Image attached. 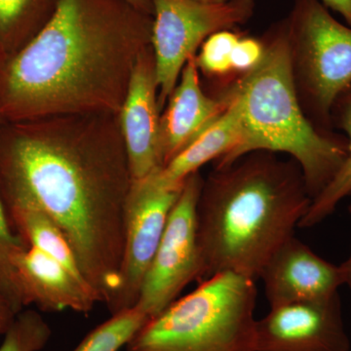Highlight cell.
<instances>
[{
    "instance_id": "20",
    "label": "cell",
    "mask_w": 351,
    "mask_h": 351,
    "mask_svg": "<svg viewBox=\"0 0 351 351\" xmlns=\"http://www.w3.org/2000/svg\"><path fill=\"white\" fill-rule=\"evenodd\" d=\"M241 36L234 29L215 32L205 39L196 54L198 71L215 83L214 91L237 82L233 71V52Z\"/></svg>"
},
{
    "instance_id": "24",
    "label": "cell",
    "mask_w": 351,
    "mask_h": 351,
    "mask_svg": "<svg viewBox=\"0 0 351 351\" xmlns=\"http://www.w3.org/2000/svg\"><path fill=\"white\" fill-rule=\"evenodd\" d=\"M17 314L12 304L0 292V337H3L8 331Z\"/></svg>"
},
{
    "instance_id": "7",
    "label": "cell",
    "mask_w": 351,
    "mask_h": 351,
    "mask_svg": "<svg viewBox=\"0 0 351 351\" xmlns=\"http://www.w3.org/2000/svg\"><path fill=\"white\" fill-rule=\"evenodd\" d=\"M154 6L152 47L156 59L158 107L162 112L184 64L205 39L217 32L248 22L256 0L202 3L195 0H151Z\"/></svg>"
},
{
    "instance_id": "14",
    "label": "cell",
    "mask_w": 351,
    "mask_h": 351,
    "mask_svg": "<svg viewBox=\"0 0 351 351\" xmlns=\"http://www.w3.org/2000/svg\"><path fill=\"white\" fill-rule=\"evenodd\" d=\"M12 265L25 307L34 304L44 313L69 309L86 314L100 302L84 279L34 247L18 251Z\"/></svg>"
},
{
    "instance_id": "23",
    "label": "cell",
    "mask_w": 351,
    "mask_h": 351,
    "mask_svg": "<svg viewBox=\"0 0 351 351\" xmlns=\"http://www.w3.org/2000/svg\"><path fill=\"white\" fill-rule=\"evenodd\" d=\"M265 53V45L263 38H254L242 34L233 52V71L237 80L257 68Z\"/></svg>"
},
{
    "instance_id": "11",
    "label": "cell",
    "mask_w": 351,
    "mask_h": 351,
    "mask_svg": "<svg viewBox=\"0 0 351 351\" xmlns=\"http://www.w3.org/2000/svg\"><path fill=\"white\" fill-rule=\"evenodd\" d=\"M157 98L156 59L151 45L138 58L119 114L133 182L162 167L159 151L161 112Z\"/></svg>"
},
{
    "instance_id": "13",
    "label": "cell",
    "mask_w": 351,
    "mask_h": 351,
    "mask_svg": "<svg viewBox=\"0 0 351 351\" xmlns=\"http://www.w3.org/2000/svg\"><path fill=\"white\" fill-rule=\"evenodd\" d=\"M230 101L226 88L205 93L195 57L191 58L161 112L159 151L162 167L213 124Z\"/></svg>"
},
{
    "instance_id": "6",
    "label": "cell",
    "mask_w": 351,
    "mask_h": 351,
    "mask_svg": "<svg viewBox=\"0 0 351 351\" xmlns=\"http://www.w3.org/2000/svg\"><path fill=\"white\" fill-rule=\"evenodd\" d=\"M285 20L300 105L318 131L332 133V105L351 86V27L320 0H295Z\"/></svg>"
},
{
    "instance_id": "22",
    "label": "cell",
    "mask_w": 351,
    "mask_h": 351,
    "mask_svg": "<svg viewBox=\"0 0 351 351\" xmlns=\"http://www.w3.org/2000/svg\"><path fill=\"white\" fill-rule=\"evenodd\" d=\"M25 246L27 245L13 232L0 199V292L12 304L17 313L25 307L18 287L12 258Z\"/></svg>"
},
{
    "instance_id": "12",
    "label": "cell",
    "mask_w": 351,
    "mask_h": 351,
    "mask_svg": "<svg viewBox=\"0 0 351 351\" xmlns=\"http://www.w3.org/2000/svg\"><path fill=\"white\" fill-rule=\"evenodd\" d=\"M258 278L270 307L328 299L345 285L341 265L327 262L294 235L277 249Z\"/></svg>"
},
{
    "instance_id": "8",
    "label": "cell",
    "mask_w": 351,
    "mask_h": 351,
    "mask_svg": "<svg viewBox=\"0 0 351 351\" xmlns=\"http://www.w3.org/2000/svg\"><path fill=\"white\" fill-rule=\"evenodd\" d=\"M203 180L199 171L186 178L145 274L136 306L151 319L175 302L191 281L202 279L196 210Z\"/></svg>"
},
{
    "instance_id": "25",
    "label": "cell",
    "mask_w": 351,
    "mask_h": 351,
    "mask_svg": "<svg viewBox=\"0 0 351 351\" xmlns=\"http://www.w3.org/2000/svg\"><path fill=\"white\" fill-rule=\"evenodd\" d=\"M322 3L327 8L341 14L351 27V0H322Z\"/></svg>"
},
{
    "instance_id": "1",
    "label": "cell",
    "mask_w": 351,
    "mask_h": 351,
    "mask_svg": "<svg viewBox=\"0 0 351 351\" xmlns=\"http://www.w3.org/2000/svg\"><path fill=\"white\" fill-rule=\"evenodd\" d=\"M132 182L119 114L0 122L4 209L34 208L52 219L106 306L119 288Z\"/></svg>"
},
{
    "instance_id": "15",
    "label": "cell",
    "mask_w": 351,
    "mask_h": 351,
    "mask_svg": "<svg viewBox=\"0 0 351 351\" xmlns=\"http://www.w3.org/2000/svg\"><path fill=\"white\" fill-rule=\"evenodd\" d=\"M226 89L232 101L226 112L172 160L147 177L149 181L165 189H182L189 176L198 172L210 161L230 154L239 145L241 138L239 103L232 87Z\"/></svg>"
},
{
    "instance_id": "28",
    "label": "cell",
    "mask_w": 351,
    "mask_h": 351,
    "mask_svg": "<svg viewBox=\"0 0 351 351\" xmlns=\"http://www.w3.org/2000/svg\"><path fill=\"white\" fill-rule=\"evenodd\" d=\"M195 1L202 2V3H223V2L228 1V0H195Z\"/></svg>"
},
{
    "instance_id": "4",
    "label": "cell",
    "mask_w": 351,
    "mask_h": 351,
    "mask_svg": "<svg viewBox=\"0 0 351 351\" xmlns=\"http://www.w3.org/2000/svg\"><path fill=\"white\" fill-rule=\"evenodd\" d=\"M263 40L262 62L230 85L240 107L239 144L214 161V167H225L253 152H283L299 164L313 200L345 162L348 138L318 131L304 114L293 82L286 20L272 25Z\"/></svg>"
},
{
    "instance_id": "18",
    "label": "cell",
    "mask_w": 351,
    "mask_h": 351,
    "mask_svg": "<svg viewBox=\"0 0 351 351\" xmlns=\"http://www.w3.org/2000/svg\"><path fill=\"white\" fill-rule=\"evenodd\" d=\"M334 129L345 132L348 141V154L341 169L311 206L299 223V228H313L331 216L341 200L351 195V86L335 101L332 107Z\"/></svg>"
},
{
    "instance_id": "27",
    "label": "cell",
    "mask_w": 351,
    "mask_h": 351,
    "mask_svg": "<svg viewBox=\"0 0 351 351\" xmlns=\"http://www.w3.org/2000/svg\"><path fill=\"white\" fill-rule=\"evenodd\" d=\"M348 213H350L351 219V204L348 207ZM341 267H343V276H345V284L350 287L351 291V253L348 260L341 263Z\"/></svg>"
},
{
    "instance_id": "29",
    "label": "cell",
    "mask_w": 351,
    "mask_h": 351,
    "mask_svg": "<svg viewBox=\"0 0 351 351\" xmlns=\"http://www.w3.org/2000/svg\"><path fill=\"white\" fill-rule=\"evenodd\" d=\"M4 66V62L3 60L1 59V57H0V73H1L2 66Z\"/></svg>"
},
{
    "instance_id": "9",
    "label": "cell",
    "mask_w": 351,
    "mask_h": 351,
    "mask_svg": "<svg viewBox=\"0 0 351 351\" xmlns=\"http://www.w3.org/2000/svg\"><path fill=\"white\" fill-rule=\"evenodd\" d=\"M182 189H162L147 178L132 182L126 202L125 239L119 288L107 306L110 314L137 304L145 274Z\"/></svg>"
},
{
    "instance_id": "17",
    "label": "cell",
    "mask_w": 351,
    "mask_h": 351,
    "mask_svg": "<svg viewBox=\"0 0 351 351\" xmlns=\"http://www.w3.org/2000/svg\"><path fill=\"white\" fill-rule=\"evenodd\" d=\"M5 212L13 232L23 243L55 258L76 276L86 281L68 239L47 215L27 207L11 208Z\"/></svg>"
},
{
    "instance_id": "5",
    "label": "cell",
    "mask_w": 351,
    "mask_h": 351,
    "mask_svg": "<svg viewBox=\"0 0 351 351\" xmlns=\"http://www.w3.org/2000/svg\"><path fill=\"white\" fill-rule=\"evenodd\" d=\"M255 280L223 272L149 319L126 351H255Z\"/></svg>"
},
{
    "instance_id": "2",
    "label": "cell",
    "mask_w": 351,
    "mask_h": 351,
    "mask_svg": "<svg viewBox=\"0 0 351 351\" xmlns=\"http://www.w3.org/2000/svg\"><path fill=\"white\" fill-rule=\"evenodd\" d=\"M154 17L127 0H59L47 25L0 73V122L119 114Z\"/></svg>"
},
{
    "instance_id": "3",
    "label": "cell",
    "mask_w": 351,
    "mask_h": 351,
    "mask_svg": "<svg viewBox=\"0 0 351 351\" xmlns=\"http://www.w3.org/2000/svg\"><path fill=\"white\" fill-rule=\"evenodd\" d=\"M311 201L293 158L258 151L215 167L203 180L196 210L202 278L232 272L256 280Z\"/></svg>"
},
{
    "instance_id": "10",
    "label": "cell",
    "mask_w": 351,
    "mask_h": 351,
    "mask_svg": "<svg viewBox=\"0 0 351 351\" xmlns=\"http://www.w3.org/2000/svg\"><path fill=\"white\" fill-rule=\"evenodd\" d=\"M339 294L270 307L256 324L255 351H350Z\"/></svg>"
},
{
    "instance_id": "21",
    "label": "cell",
    "mask_w": 351,
    "mask_h": 351,
    "mask_svg": "<svg viewBox=\"0 0 351 351\" xmlns=\"http://www.w3.org/2000/svg\"><path fill=\"white\" fill-rule=\"evenodd\" d=\"M52 331L43 315L32 309H23L3 336L0 351H40Z\"/></svg>"
},
{
    "instance_id": "16",
    "label": "cell",
    "mask_w": 351,
    "mask_h": 351,
    "mask_svg": "<svg viewBox=\"0 0 351 351\" xmlns=\"http://www.w3.org/2000/svg\"><path fill=\"white\" fill-rule=\"evenodd\" d=\"M59 0H0V57L4 64L36 38Z\"/></svg>"
},
{
    "instance_id": "26",
    "label": "cell",
    "mask_w": 351,
    "mask_h": 351,
    "mask_svg": "<svg viewBox=\"0 0 351 351\" xmlns=\"http://www.w3.org/2000/svg\"><path fill=\"white\" fill-rule=\"evenodd\" d=\"M132 5L135 6L138 10L154 16V6L151 0H127Z\"/></svg>"
},
{
    "instance_id": "19",
    "label": "cell",
    "mask_w": 351,
    "mask_h": 351,
    "mask_svg": "<svg viewBox=\"0 0 351 351\" xmlns=\"http://www.w3.org/2000/svg\"><path fill=\"white\" fill-rule=\"evenodd\" d=\"M149 319L138 306L123 309L95 328L73 351H119Z\"/></svg>"
}]
</instances>
